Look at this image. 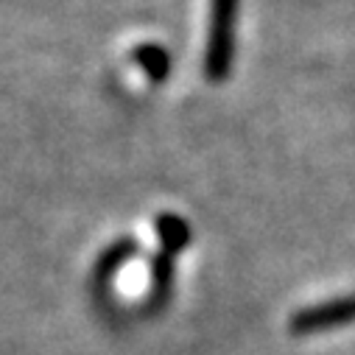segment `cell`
Returning a JSON list of instances; mask_svg holds the SVG:
<instances>
[{
    "mask_svg": "<svg viewBox=\"0 0 355 355\" xmlns=\"http://www.w3.org/2000/svg\"><path fill=\"white\" fill-rule=\"evenodd\" d=\"M235 15L238 0H213V20H210V40H207V78L221 81L230 67L232 56V34H235Z\"/></svg>",
    "mask_w": 355,
    "mask_h": 355,
    "instance_id": "cell-1",
    "label": "cell"
},
{
    "mask_svg": "<svg viewBox=\"0 0 355 355\" xmlns=\"http://www.w3.org/2000/svg\"><path fill=\"white\" fill-rule=\"evenodd\" d=\"M137 56H140V62H146V64L151 67L154 76H162V70H165V56H162V51H157V48H146V51L137 53Z\"/></svg>",
    "mask_w": 355,
    "mask_h": 355,
    "instance_id": "cell-3",
    "label": "cell"
},
{
    "mask_svg": "<svg viewBox=\"0 0 355 355\" xmlns=\"http://www.w3.org/2000/svg\"><path fill=\"white\" fill-rule=\"evenodd\" d=\"M349 322H355V297L308 308L294 316L291 327H294V333H313V330H327V327H338V324H349Z\"/></svg>",
    "mask_w": 355,
    "mask_h": 355,
    "instance_id": "cell-2",
    "label": "cell"
}]
</instances>
